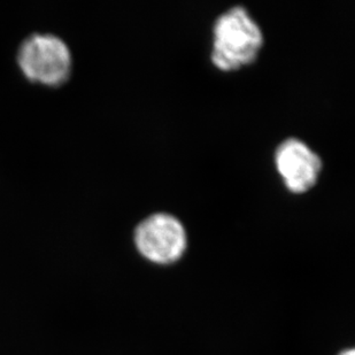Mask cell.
<instances>
[{
  "mask_svg": "<svg viewBox=\"0 0 355 355\" xmlns=\"http://www.w3.org/2000/svg\"><path fill=\"white\" fill-rule=\"evenodd\" d=\"M17 66L29 82L58 87L67 83L73 73V54L62 38L51 33H34L21 42Z\"/></svg>",
  "mask_w": 355,
  "mask_h": 355,
  "instance_id": "obj_2",
  "label": "cell"
},
{
  "mask_svg": "<svg viewBox=\"0 0 355 355\" xmlns=\"http://www.w3.org/2000/svg\"><path fill=\"white\" fill-rule=\"evenodd\" d=\"M339 355H355V351L354 349H345V351L339 353Z\"/></svg>",
  "mask_w": 355,
  "mask_h": 355,
  "instance_id": "obj_5",
  "label": "cell"
},
{
  "mask_svg": "<svg viewBox=\"0 0 355 355\" xmlns=\"http://www.w3.org/2000/svg\"><path fill=\"white\" fill-rule=\"evenodd\" d=\"M265 44L263 33L248 8L235 5L215 19L211 61L232 73L254 64Z\"/></svg>",
  "mask_w": 355,
  "mask_h": 355,
  "instance_id": "obj_1",
  "label": "cell"
},
{
  "mask_svg": "<svg viewBox=\"0 0 355 355\" xmlns=\"http://www.w3.org/2000/svg\"><path fill=\"white\" fill-rule=\"evenodd\" d=\"M134 243L138 253L148 261L160 266L173 265L188 248V234L180 218L159 211L138 223Z\"/></svg>",
  "mask_w": 355,
  "mask_h": 355,
  "instance_id": "obj_3",
  "label": "cell"
},
{
  "mask_svg": "<svg viewBox=\"0 0 355 355\" xmlns=\"http://www.w3.org/2000/svg\"><path fill=\"white\" fill-rule=\"evenodd\" d=\"M274 161L285 188L295 195L311 191L318 184L323 169L321 157L295 137L286 138L278 145Z\"/></svg>",
  "mask_w": 355,
  "mask_h": 355,
  "instance_id": "obj_4",
  "label": "cell"
}]
</instances>
